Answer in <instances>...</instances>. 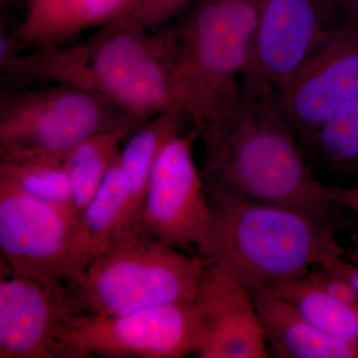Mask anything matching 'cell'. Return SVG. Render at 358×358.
Here are the masks:
<instances>
[{
  "label": "cell",
  "mask_w": 358,
  "mask_h": 358,
  "mask_svg": "<svg viewBox=\"0 0 358 358\" xmlns=\"http://www.w3.org/2000/svg\"><path fill=\"white\" fill-rule=\"evenodd\" d=\"M199 140L208 196L288 207L338 229L346 225L331 185L315 176L274 96L240 101Z\"/></svg>",
  "instance_id": "6da1fadb"
},
{
  "label": "cell",
  "mask_w": 358,
  "mask_h": 358,
  "mask_svg": "<svg viewBox=\"0 0 358 358\" xmlns=\"http://www.w3.org/2000/svg\"><path fill=\"white\" fill-rule=\"evenodd\" d=\"M171 54L169 23L147 29L129 15L86 38L0 58V71L10 81L83 90L148 121L176 106Z\"/></svg>",
  "instance_id": "7a4b0ae2"
},
{
  "label": "cell",
  "mask_w": 358,
  "mask_h": 358,
  "mask_svg": "<svg viewBox=\"0 0 358 358\" xmlns=\"http://www.w3.org/2000/svg\"><path fill=\"white\" fill-rule=\"evenodd\" d=\"M210 221L199 255L253 298L343 258L338 228L288 207L208 196Z\"/></svg>",
  "instance_id": "3957f363"
},
{
  "label": "cell",
  "mask_w": 358,
  "mask_h": 358,
  "mask_svg": "<svg viewBox=\"0 0 358 358\" xmlns=\"http://www.w3.org/2000/svg\"><path fill=\"white\" fill-rule=\"evenodd\" d=\"M262 0H199L171 30L174 103L199 136L217 126L241 101V76Z\"/></svg>",
  "instance_id": "277c9868"
},
{
  "label": "cell",
  "mask_w": 358,
  "mask_h": 358,
  "mask_svg": "<svg viewBox=\"0 0 358 358\" xmlns=\"http://www.w3.org/2000/svg\"><path fill=\"white\" fill-rule=\"evenodd\" d=\"M206 262L141 231L115 239L71 284L89 315L193 303Z\"/></svg>",
  "instance_id": "5b68a950"
},
{
  "label": "cell",
  "mask_w": 358,
  "mask_h": 358,
  "mask_svg": "<svg viewBox=\"0 0 358 358\" xmlns=\"http://www.w3.org/2000/svg\"><path fill=\"white\" fill-rule=\"evenodd\" d=\"M41 85L2 96L0 159H65L90 136L140 119L83 90L67 85Z\"/></svg>",
  "instance_id": "8992f818"
},
{
  "label": "cell",
  "mask_w": 358,
  "mask_h": 358,
  "mask_svg": "<svg viewBox=\"0 0 358 358\" xmlns=\"http://www.w3.org/2000/svg\"><path fill=\"white\" fill-rule=\"evenodd\" d=\"M341 25L336 0H262L242 73L241 101L274 95Z\"/></svg>",
  "instance_id": "52a82bcc"
},
{
  "label": "cell",
  "mask_w": 358,
  "mask_h": 358,
  "mask_svg": "<svg viewBox=\"0 0 358 358\" xmlns=\"http://www.w3.org/2000/svg\"><path fill=\"white\" fill-rule=\"evenodd\" d=\"M86 315L70 282L21 274L1 260L0 358H66V336Z\"/></svg>",
  "instance_id": "ba28073f"
},
{
  "label": "cell",
  "mask_w": 358,
  "mask_h": 358,
  "mask_svg": "<svg viewBox=\"0 0 358 358\" xmlns=\"http://www.w3.org/2000/svg\"><path fill=\"white\" fill-rule=\"evenodd\" d=\"M201 320L194 303L178 301L113 315H86L65 339L66 358H180L196 355Z\"/></svg>",
  "instance_id": "9c48e42d"
},
{
  "label": "cell",
  "mask_w": 358,
  "mask_h": 358,
  "mask_svg": "<svg viewBox=\"0 0 358 358\" xmlns=\"http://www.w3.org/2000/svg\"><path fill=\"white\" fill-rule=\"evenodd\" d=\"M197 134L189 129L164 147L150 173L136 231L185 250L203 244L210 202L201 171L193 159Z\"/></svg>",
  "instance_id": "30bf717a"
},
{
  "label": "cell",
  "mask_w": 358,
  "mask_h": 358,
  "mask_svg": "<svg viewBox=\"0 0 358 358\" xmlns=\"http://www.w3.org/2000/svg\"><path fill=\"white\" fill-rule=\"evenodd\" d=\"M273 96L301 143L358 96V25H341Z\"/></svg>",
  "instance_id": "8fae6325"
},
{
  "label": "cell",
  "mask_w": 358,
  "mask_h": 358,
  "mask_svg": "<svg viewBox=\"0 0 358 358\" xmlns=\"http://www.w3.org/2000/svg\"><path fill=\"white\" fill-rule=\"evenodd\" d=\"M77 220L73 214L30 196L0 174L1 260L13 270L63 280L61 271Z\"/></svg>",
  "instance_id": "7c38bea8"
},
{
  "label": "cell",
  "mask_w": 358,
  "mask_h": 358,
  "mask_svg": "<svg viewBox=\"0 0 358 358\" xmlns=\"http://www.w3.org/2000/svg\"><path fill=\"white\" fill-rule=\"evenodd\" d=\"M193 303L201 320L197 357H270L255 300L227 273L206 263Z\"/></svg>",
  "instance_id": "4fadbf2b"
},
{
  "label": "cell",
  "mask_w": 358,
  "mask_h": 358,
  "mask_svg": "<svg viewBox=\"0 0 358 358\" xmlns=\"http://www.w3.org/2000/svg\"><path fill=\"white\" fill-rule=\"evenodd\" d=\"M140 0H26L13 32L21 50L48 48L81 38L90 29L129 16Z\"/></svg>",
  "instance_id": "5bb4252c"
},
{
  "label": "cell",
  "mask_w": 358,
  "mask_h": 358,
  "mask_svg": "<svg viewBox=\"0 0 358 358\" xmlns=\"http://www.w3.org/2000/svg\"><path fill=\"white\" fill-rule=\"evenodd\" d=\"M262 294L289 301L324 333L358 345V294L341 275L317 268Z\"/></svg>",
  "instance_id": "9a60e30c"
},
{
  "label": "cell",
  "mask_w": 358,
  "mask_h": 358,
  "mask_svg": "<svg viewBox=\"0 0 358 358\" xmlns=\"http://www.w3.org/2000/svg\"><path fill=\"white\" fill-rule=\"evenodd\" d=\"M128 199V182L117 160L78 216L61 271L63 280L77 279L121 235Z\"/></svg>",
  "instance_id": "2e32d148"
},
{
  "label": "cell",
  "mask_w": 358,
  "mask_h": 358,
  "mask_svg": "<svg viewBox=\"0 0 358 358\" xmlns=\"http://www.w3.org/2000/svg\"><path fill=\"white\" fill-rule=\"evenodd\" d=\"M268 353L280 358H358V345L329 336L277 296H256Z\"/></svg>",
  "instance_id": "e0dca14e"
},
{
  "label": "cell",
  "mask_w": 358,
  "mask_h": 358,
  "mask_svg": "<svg viewBox=\"0 0 358 358\" xmlns=\"http://www.w3.org/2000/svg\"><path fill=\"white\" fill-rule=\"evenodd\" d=\"M186 122L189 124L185 113L174 106L150 117L124 141L119 164L128 182L129 199L121 235L136 231L155 162L169 141L185 133Z\"/></svg>",
  "instance_id": "ac0fdd59"
},
{
  "label": "cell",
  "mask_w": 358,
  "mask_h": 358,
  "mask_svg": "<svg viewBox=\"0 0 358 358\" xmlns=\"http://www.w3.org/2000/svg\"><path fill=\"white\" fill-rule=\"evenodd\" d=\"M145 122L129 120L115 128L94 134L66 155L64 166L72 185L77 217L119 160L124 141Z\"/></svg>",
  "instance_id": "d6986e66"
},
{
  "label": "cell",
  "mask_w": 358,
  "mask_h": 358,
  "mask_svg": "<svg viewBox=\"0 0 358 358\" xmlns=\"http://www.w3.org/2000/svg\"><path fill=\"white\" fill-rule=\"evenodd\" d=\"M313 171L338 179H358V96L301 141Z\"/></svg>",
  "instance_id": "ffe728a7"
},
{
  "label": "cell",
  "mask_w": 358,
  "mask_h": 358,
  "mask_svg": "<svg viewBox=\"0 0 358 358\" xmlns=\"http://www.w3.org/2000/svg\"><path fill=\"white\" fill-rule=\"evenodd\" d=\"M0 174L10 179L30 196L77 217L64 159L41 157L0 159Z\"/></svg>",
  "instance_id": "44dd1931"
},
{
  "label": "cell",
  "mask_w": 358,
  "mask_h": 358,
  "mask_svg": "<svg viewBox=\"0 0 358 358\" xmlns=\"http://www.w3.org/2000/svg\"><path fill=\"white\" fill-rule=\"evenodd\" d=\"M199 0H140L129 16L147 29L171 22Z\"/></svg>",
  "instance_id": "7402d4cb"
},
{
  "label": "cell",
  "mask_w": 358,
  "mask_h": 358,
  "mask_svg": "<svg viewBox=\"0 0 358 358\" xmlns=\"http://www.w3.org/2000/svg\"><path fill=\"white\" fill-rule=\"evenodd\" d=\"M331 199L343 210L358 217V185L352 186L331 185Z\"/></svg>",
  "instance_id": "603a6c76"
},
{
  "label": "cell",
  "mask_w": 358,
  "mask_h": 358,
  "mask_svg": "<svg viewBox=\"0 0 358 358\" xmlns=\"http://www.w3.org/2000/svg\"><path fill=\"white\" fill-rule=\"evenodd\" d=\"M322 267L336 273L341 277L345 278L346 281L352 285V288L358 294V266L348 262L343 258L334 259L333 261H329L326 265Z\"/></svg>",
  "instance_id": "cb8c5ba5"
},
{
  "label": "cell",
  "mask_w": 358,
  "mask_h": 358,
  "mask_svg": "<svg viewBox=\"0 0 358 358\" xmlns=\"http://www.w3.org/2000/svg\"><path fill=\"white\" fill-rule=\"evenodd\" d=\"M343 24L358 25V0H336Z\"/></svg>",
  "instance_id": "d4e9b609"
},
{
  "label": "cell",
  "mask_w": 358,
  "mask_h": 358,
  "mask_svg": "<svg viewBox=\"0 0 358 358\" xmlns=\"http://www.w3.org/2000/svg\"><path fill=\"white\" fill-rule=\"evenodd\" d=\"M343 258L348 261V262L358 266V244L357 246L353 247L352 249L345 250V253L343 254Z\"/></svg>",
  "instance_id": "484cf974"
},
{
  "label": "cell",
  "mask_w": 358,
  "mask_h": 358,
  "mask_svg": "<svg viewBox=\"0 0 358 358\" xmlns=\"http://www.w3.org/2000/svg\"><path fill=\"white\" fill-rule=\"evenodd\" d=\"M26 2V0H0L2 8L3 7L11 6L13 4L17 3V2Z\"/></svg>",
  "instance_id": "4316f807"
}]
</instances>
